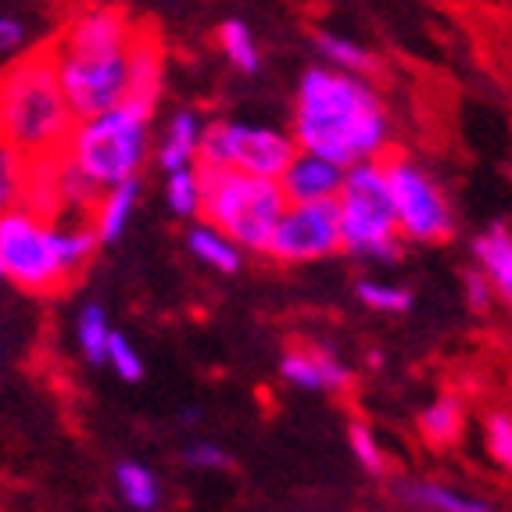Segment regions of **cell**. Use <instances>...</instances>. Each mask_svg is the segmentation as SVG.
Wrapping results in <instances>:
<instances>
[{
  "label": "cell",
  "mask_w": 512,
  "mask_h": 512,
  "mask_svg": "<svg viewBox=\"0 0 512 512\" xmlns=\"http://www.w3.org/2000/svg\"><path fill=\"white\" fill-rule=\"evenodd\" d=\"M391 129V111L369 76L312 65L298 79L291 133L305 151L326 154L348 169L384 158Z\"/></svg>",
  "instance_id": "obj_1"
},
{
  "label": "cell",
  "mask_w": 512,
  "mask_h": 512,
  "mask_svg": "<svg viewBox=\"0 0 512 512\" xmlns=\"http://www.w3.org/2000/svg\"><path fill=\"white\" fill-rule=\"evenodd\" d=\"M133 33L137 26L126 11L115 4H97V8L76 11L58 40H51L54 72L76 119L126 101Z\"/></svg>",
  "instance_id": "obj_2"
},
{
  "label": "cell",
  "mask_w": 512,
  "mask_h": 512,
  "mask_svg": "<svg viewBox=\"0 0 512 512\" xmlns=\"http://www.w3.org/2000/svg\"><path fill=\"white\" fill-rule=\"evenodd\" d=\"M101 240L90 219H51L43 208L18 201L0 208V269L4 280L29 294L69 287L94 262Z\"/></svg>",
  "instance_id": "obj_3"
},
{
  "label": "cell",
  "mask_w": 512,
  "mask_h": 512,
  "mask_svg": "<svg viewBox=\"0 0 512 512\" xmlns=\"http://www.w3.org/2000/svg\"><path fill=\"white\" fill-rule=\"evenodd\" d=\"M76 115L61 94L51 43L22 54L0 76V140L26 165L51 162L65 151Z\"/></svg>",
  "instance_id": "obj_4"
},
{
  "label": "cell",
  "mask_w": 512,
  "mask_h": 512,
  "mask_svg": "<svg viewBox=\"0 0 512 512\" xmlns=\"http://www.w3.org/2000/svg\"><path fill=\"white\" fill-rule=\"evenodd\" d=\"M151 122V111L133 108V104L122 101L108 111L76 119L61 154L97 190L115 187V183L126 180H140L147 158L154 154Z\"/></svg>",
  "instance_id": "obj_5"
},
{
  "label": "cell",
  "mask_w": 512,
  "mask_h": 512,
  "mask_svg": "<svg viewBox=\"0 0 512 512\" xmlns=\"http://www.w3.org/2000/svg\"><path fill=\"white\" fill-rule=\"evenodd\" d=\"M337 222H341V251L369 262H398L405 251V237L398 230L387 190L384 162H359L344 169V183L337 190Z\"/></svg>",
  "instance_id": "obj_6"
},
{
  "label": "cell",
  "mask_w": 512,
  "mask_h": 512,
  "mask_svg": "<svg viewBox=\"0 0 512 512\" xmlns=\"http://www.w3.org/2000/svg\"><path fill=\"white\" fill-rule=\"evenodd\" d=\"M205 180V208L201 219L219 226L226 237H233L244 251L262 255L269 244L276 219L287 208L280 180H265L240 169H222V165H197Z\"/></svg>",
  "instance_id": "obj_7"
},
{
  "label": "cell",
  "mask_w": 512,
  "mask_h": 512,
  "mask_svg": "<svg viewBox=\"0 0 512 512\" xmlns=\"http://www.w3.org/2000/svg\"><path fill=\"white\" fill-rule=\"evenodd\" d=\"M384 176L398 230L409 244H448L455 237V208L441 180L405 154H384Z\"/></svg>",
  "instance_id": "obj_8"
},
{
  "label": "cell",
  "mask_w": 512,
  "mask_h": 512,
  "mask_svg": "<svg viewBox=\"0 0 512 512\" xmlns=\"http://www.w3.org/2000/svg\"><path fill=\"white\" fill-rule=\"evenodd\" d=\"M298 151L294 133H283L273 126H248L233 119H212L201 129V151L197 165H222L240 169L265 180H280V172Z\"/></svg>",
  "instance_id": "obj_9"
},
{
  "label": "cell",
  "mask_w": 512,
  "mask_h": 512,
  "mask_svg": "<svg viewBox=\"0 0 512 512\" xmlns=\"http://www.w3.org/2000/svg\"><path fill=\"white\" fill-rule=\"evenodd\" d=\"M341 251L337 201H287L262 255L280 265H312Z\"/></svg>",
  "instance_id": "obj_10"
},
{
  "label": "cell",
  "mask_w": 512,
  "mask_h": 512,
  "mask_svg": "<svg viewBox=\"0 0 512 512\" xmlns=\"http://www.w3.org/2000/svg\"><path fill=\"white\" fill-rule=\"evenodd\" d=\"M280 380L291 384L294 391H308V394H344L355 384L351 369L333 351L312 348V344H298V348L283 351Z\"/></svg>",
  "instance_id": "obj_11"
},
{
  "label": "cell",
  "mask_w": 512,
  "mask_h": 512,
  "mask_svg": "<svg viewBox=\"0 0 512 512\" xmlns=\"http://www.w3.org/2000/svg\"><path fill=\"white\" fill-rule=\"evenodd\" d=\"M162 72H165V51L158 33L147 26H137L133 43H129V79H126V104L144 111H158L162 101Z\"/></svg>",
  "instance_id": "obj_12"
},
{
  "label": "cell",
  "mask_w": 512,
  "mask_h": 512,
  "mask_svg": "<svg viewBox=\"0 0 512 512\" xmlns=\"http://www.w3.org/2000/svg\"><path fill=\"white\" fill-rule=\"evenodd\" d=\"M344 183V165L326 154L298 147L287 169L280 172V187L287 201H333Z\"/></svg>",
  "instance_id": "obj_13"
},
{
  "label": "cell",
  "mask_w": 512,
  "mask_h": 512,
  "mask_svg": "<svg viewBox=\"0 0 512 512\" xmlns=\"http://www.w3.org/2000/svg\"><path fill=\"white\" fill-rule=\"evenodd\" d=\"M391 495L398 505H409V509L423 512H487L491 502L484 498H470L466 491L452 484H441V480L430 477H398L391 484Z\"/></svg>",
  "instance_id": "obj_14"
},
{
  "label": "cell",
  "mask_w": 512,
  "mask_h": 512,
  "mask_svg": "<svg viewBox=\"0 0 512 512\" xmlns=\"http://www.w3.org/2000/svg\"><path fill=\"white\" fill-rule=\"evenodd\" d=\"M473 262L484 269V276L495 287V298L509 308L512 316V230L505 222H491L473 240Z\"/></svg>",
  "instance_id": "obj_15"
},
{
  "label": "cell",
  "mask_w": 512,
  "mask_h": 512,
  "mask_svg": "<svg viewBox=\"0 0 512 512\" xmlns=\"http://www.w3.org/2000/svg\"><path fill=\"white\" fill-rule=\"evenodd\" d=\"M140 208V180L115 183V187H104L90 205V222H94V233L101 244H115V240L126 237L129 222Z\"/></svg>",
  "instance_id": "obj_16"
},
{
  "label": "cell",
  "mask_w": 512,
  "mask_h": 512,
  "mask_svg": "<svg viewBox=\"0 0 512 512\" xmlns=\"http://www.w3.org/2000/svg\"><path fill=\"white\" fill-rule=\"evenodd\" d=\"M201 129H205V119L197 111H176L169 122H165L162 137L154 144V162L162 172L172 169H187V165H197V151H201Z\"/></svg>",
  "instance_id": "obj_17"
},
{
  "label": "cell",
  "mask_w": 512,
  "mask_h": 512,
  "mask_svg": "<svg viewBox=\"0 0 512 512\" xmlns=\"http://www.w3.org/2000/svg\"><path fill=\"white\" fill-rule=\"evenodd\" d=\"M187 251L194 255L197 265H205V269H212L219 276H237L244 269V255H248L237 240L226 237L219 226H212L205 219L194 222L187 230Z\"/></svg>",
  "instance_id": "obj_18"
},
{
  "label": "cell",
  "mask_w": 512,
  "mask_h": 512,
  "mask_svg": "<svg viewBox=\"0 0 512 512\" xmlns=\"http://www.w3.org/2000/svg\"><path fill=\"white\" fill-rule=\"evenodd\" d=\"M416 427H419V437H423L430 448H452V444H459L462 434H466V405H462V398H455V394H441V398H434L427 409L419 412Z\"/></svg>",
  "instance_id": "obj_19"
},
{
  "label": "cell",
  "mask_w": 512,
  "mask_h": 512,
  "mask_svg": "<svg viewBox=\"0 0 512 512\" xmlns=\"http://www.w3.org/2000/svg\"><path fill=\"white\" fill-rule=\"evenodd\" d=\"M215 43H219L226 65H233L240 76H255V72L262 69V47H258V36L248 22L226 18V22L215 29Z\"/></svg>",
  "instance_id": "obj_20"
},
{
  "label": "cell",
  "mask_w": 512,
  "mask_h": 512,
  "mask_svg": "<svg viewBox=\"0 0 512 512\" xmlns=\"http://www.w3.org/2000/svg\"><path fill=\"white\" fill-rule=\"evenodd\" d=\"M115 491H119V498L129 505V509L137 512H151L162 505V484H158V477H154L151 466H144V462H119L115 466Z\"/></svg>",
  "instance_id": "obj_21"
},
{
  "label": "cell",
  "mask_w": 512,
  "mask_h": 512,
  "mask_svg": "<svg viewBox=\"0 0 512 512\" xmlns=\"http://www.w3.org/2000/svg\"><path fill=\"white\" fill-rule=\"evenodd\" d=\"M316 51L323 58V65L341 72H355V76H373L376 72V54L369 47H362L359 40L341 33H316Z\"/></svg>",
  "instance_id": "obj_22"
},
{
  "label": "cell",
  "mask_w": 512,
  "mask_h": 512,
  "mask_svg": "<svg viewBox=\"0 0 512 512\" xmlns=\"http://www.w3.org/2000/svg\"><path fill=\"white\" fill-rule=\"evenodd\" d=\"M165 205L176 219H201V208H205V180H201V169L187 165V169H172L165 172Z\"/></svg>",
  "instance_id": "obj_23"
},
{
  "label": "cell",
  "mask_w": 512,
  "mask_h": 512,
  "mask_svg": "<svg viewBox=\"0 0 512 512\" xmlns=\"http://www.w3.org/2000/svg\"><path fill=\"white\" fill-rule=\"evenodd\" d=\"M355 298L366 308L380 312V316H405L412 308V291L402 283H387V280H359L355 283Z\"/></svg>",
  "instance_id": "obj_24"
},
{
  "label": "cell",
  "mask_w": 512,
  "mask_h": 512,
  "mask_svg": "<svg viewBox=\"0 0 512 512\" xmlns=\"http://www.w3.org/2000/svg\"><path fill=\"white\" fill-rule=\"evenodd\" d=\"M76 341H79V351H83L90 362H104V351H108V341H111V323L101 305H86L83 312H79Z\"/></svg>",
  "instance_id": "obj_25"
},
{
  "label": "cell",
  "mask_w": 512,
  "mask_h": 512,
  "mask_svg": "<svg viewBox=\"0 0 512 512\" xmlns=\"http://www.w3.org/2000/svg\"><path fill=\"white\" fill-rule=\"evenodd\" d=\"M348 444H351V455H355V462H359L362 470L373 473V477H384L387 473V452H384V444H380V437H376L373 427H366V423H351Z\"/></svg>",
  "instance_id": "obj_26"
},
{
  "label": "cell",
  "mask_w": 512,
  "mask_h": 512,
  "mask_svg": "<svg viewBox=\"0 0 512 512\" xmlns=\"http://www.w3.org/2000/svg\"><path fill=\"white\" fill-rule=\"evenodd\" d=\"M104 366L119 376V380H126V384H137V380H144V359H140L137 344L129 341L126 333L111 330L108 351H104Z\"/></svg>",
  "instance_id": "obj_27"
},
{
  "label": "cell",
  "mask_w": 512,
  "mask_h": 512,
  "mask_svg": "<svg viewBox=\"0 0 512 512\" xmlns=\"http://www.w3.org/2000/svg\"><path fill=\"white\" fill-rule=\"evenodd\" d=\"M26 176H29V165L0 140V208L26 201Z\"/></svg>",
  "instance_id": "obj_28"
},
{
  "label": "cell",
  "mask_w": 512,
  "mask_h": 512,
  "mask_svg": "<svg viewBox=\"0 0 512 512\" xmlns=\"http://www.w3.org/2000/svg\"><path fill=\"white\" fill-rule=\"evenodd\" d=\"M484 437H487V452H491V459L512 477V416L495 412V416L484 423Z\"/></svg>",
  "instance_id": "obj_29"
},
{
  "label": "cell",
  "mask_w": 512,
  "mask_h": 512,
  "mask_svg": "<svg viewBox=\"0 0 512 512\" xmlns=\"http://www.w3.org/2000/svg\"><path fill=\"white\" fill-rule=\"evenodd\" d=\"M183 462H187L190 470H230L233 462L230 455L222 452L215 441H194L183 448Z\"/></svg>",
  "instance_id": "obj_30"
},
{
  "label": "cell",
  "mask_w": 512,
  "mask_h": 512,
  "mask_svg": "<svg viewBox=\"0 0 512 512\" xmlns=\"http://www.w3.org/2000/svg\"><path fill=\"white\" fill-rule=\"evenodd\" d=\"M462 291H466V301H470L473 312H487L491 301H495V287H491V280L484 276L480 265H473V269L462 273Z\"/></svg>",
  "instance_id": "obj_31"
},
{
  "label": "cell",
  "mask_w": 512,
  "mask_h": 512,
  "mask_svg": "<svg viewBox=\"0 0 512 512\" xmlns=\"http://www.w3.org/2000/svg\"><path fill=\"white\" fill-rule=\"evenodd\" d=\"M26 40H29V29L22 18L0 15V51H18Z\"/></svg>",
  "instance_id": "obj_32"
},
{
  "label": "cell",
  "mask_w": 512,
  "mask_h": 512,
  "mask_svg": "<svg viewBox=\"0 0 512 512\" xmlns=\"http://www.w3.org/2000/svg\"><path fill=\"white\" fill-rule=\"evenodd\" d=\"M0 276H4V269H0Z\"/></svg>",
  "instance_id": "obj_33"
}]
</instances>
